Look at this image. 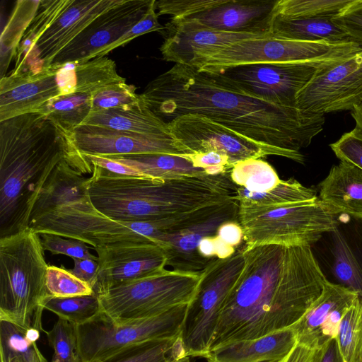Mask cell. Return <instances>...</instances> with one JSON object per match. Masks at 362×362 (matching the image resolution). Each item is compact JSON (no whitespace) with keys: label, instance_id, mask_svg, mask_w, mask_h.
<instances>
[{"label":"cell","instance_id":"obj_7","mask_svg":"<svg viewBox=\"0 0 362 362\" xmlns=\"http://www.w3.org/2000/svg\"><path fill=\"white\" fill-rule=\"evenodd\" d=\"M28 228L78 240L94 248L130 243H156L164 234L153 223L120 222L98 211L88 193L30 220ZM160 246V245H159Z\"/></svg>","mask_w":362,"mask_h":362},{"label":"cell","instance_id":"obj_15","mask_svg":"<svg viewBox=\"0 0 362 362\" xmlns=\"http://www.w3.org/2000/svg\"><path fill=\"white\" fill-rule=\"evenodd\" d=\"M325 279L362 298V218L341 214L337 227L310 245Z\"/></svg>","mask_w":362,"mask_h":362},{"label":"cell","instance_id":"obj_46","mask_svg":"<svg viewBox=\"0 0 362 362\" xmlns=\"http://www.w3.org/2000/svg\"><path fill=\"white\" fill-rule=\"evenodd\" d=\"M156 0H151V2L143 18L116 42L100 52L96 57H105L115 48L125 45L140 35L165 29V27L160 25L158 22V15L156 12Z\"/></svg>","mask_w":362,"mask_h":362},{"label":"cell","instance_id":"obj_44","mask_svg":"<svg viewBox=\"0 0 362 362\" xmlns=\"http://www.w3.org/2000/svg\"><path fill=\"white\" fill-rule=\"evenodd\" d=\"M136 88L125 83L105 86L91 94V111L110 110L134 105L141 100Z\"/></svg>","mask_w":362,"mask_h":362},{"label":"cell","instance_id":"obj_55","mask_svg":"<svg viewBox=\"0 0 362 362\" xmlns=\"http://www.w3.org/2000/svg\"><path fill=\"white\" fill-rule=\"evenodd\" d=\"M359 362H362V358L361 359V361Z\"/></svg>","mask_w":362,"mask_h":362},{"label":"cell","instance_id":"obj_5","mask_svg":"<svg viewBox=\"0 0 362 362\" xmlns=\"http://www.w3.org/2000/svg\"><path fill=\"white\" fill-rule=\"evenodd\" d=\"M44 252L39 234L29 228L0 238V321L45 332L42 313L51 296Z\"/></svg>","mask_w":362,"mask_h":362},{"label":"cell","instance_id":"obj_4","mask_svg":"<svg viewBox=\"0 0 362 362\" xmlns=\"http://www.w3.org/2000/svg\"><path fill=\"white\" fill-rule=\"evenodd\" d=\"M86 188L93 206L120 222L156 223L237 195L229 173L147 178L124 175L93 165Z\"/></svg>","mask_w":362,"mask_h":362},{"label":"cell","instance_id":"obj_51","mask_svg":"<svg viewBox=\"0 0 362 362\" xmlns=\"http://www.w3.org/2000/svg\"><path fill=\"white\" fill-rule=\"evenodd\" d=\"M313 362H344L336 338L315 349Z\"/></svg>","mask_w":362,"mask_h":362},{"label":"cell","instance_id":"obj_10","mask_svg":"<svg viewBox=\"0 0 362 362\" xmlns=\"http://www.w3.org/2000/svg\"><path fill=\"white\" fill-rule=\"evenodd\" d=\"M188 305L160 315L133 321L115 322L100 313L76 325L82 362H105L140 345L180 336Z\"/></svg>","mask_w":362,"mask_h":362},{"label":"cell","instance_id":"obj_49","mask_svg":"<svg viewBox=\"0 0 362 362\" xmlns=\"http://www.w3.org/2000/svg\"><path fill=\"white\" fill-rule=\"evenodd\" d=\"M73 261L74 267L69 271L81 280L88 283L93 288L98 270V260L74 258Z\"/></svg>","mask_w":362,"mask_h":362},{"label":"cell","instance_id":"obj_29","mask_svg":"<svg viewBox=\"0 0 362 362\" xmlns=\"http://www.w3.org/2000/svg\"><path fill=\"white\" fill-rule=\"evenodd\" d=\"M87 178L66 159L54 169L33 206L30 220L88 193Z\"/></svg>","mask_w":362,"mask_h":362},{"label":"cell","instance_id":"obj_3","mask_svg":"<svg viewBox=\"0 0 362 362\" xmlns=\"http://www.w3.org/2000/svg\"><path fill=\"white\" fill-rule=\"evenodd\" d=\"M78 158L65 132L39 112L0 122V238L28 228L33 206L55 167Z\"/></svg>","mask_w":362,"mask_h":362},{"label":"cell","instance_id":"obj_19","mask_svg":"<svg viewBox=\"0 0 362 362\" xmlns=\"http://www.w3.org/2000/svg\"><path fill=\"white\" fill-rule=\"evenodd\" d=\"M98 270L95 293L156 274L166 267L163 249L156 243H130L95 248Z\"/></svg>","mask_w":362,"mask_h":362},{"label":"cell","instance_id":"obj_40","mask_svg":"<svg viewBox=\"0 0 362 362\" xmlns=\"http://www.w3.org/2000/svg\"><path fill=\"white\" fill-rule=\"evenodd\" d=\"M237 197L260 205H278L312 199L317 197L313 188L307 187L293 178L280 182L272 189L254 192L237 186Z\"/></svg>","mask_w":362,"mask_h":362},{"label":"cell","instance_id":"obj_42","mask_svg":"<svg viewBox=\"0 0 362 362\" xmlns=\"http://www.w3.org/2000/svg\"><path fill=\"white\" fill-rule=\"evenodd\" d=\"M44 332L53 350L51 362H82L78 353L75 325L58 318L52 328Z\"/></svg>","mask_w":362,"mask_h":362},{"label":"cell","instance_id":"obj_53","mask_svg":"<svg viewBox=\"0 0 362 362\" xmlns=\"http://www.w3.org/2000/svg\"><path fill=\"white\" fill-rule=\"evenodd\" d=\"M351 116L356 122V127L362 131V103L351 111Z\"/></svg>","mask_w":362,"mask_h":362},{"label":"cell","instance_id":"obj_27","mask_svg":"<svg viewBox=\"0 0 362 362\" xmlns=\"http://www.w3.org/2000/svg\"><path fill=\"white\" fill-rule=\"evenodd\" d=\"M319 197L343 214L362 218V170L340 161L319 184Z\"/></svg>","mask_w":362,"mask_h":362},{"label":"cell","instance_id":"obj_32","mask_svg":"<svg viewBox=\"0 0 362 362\" xmlns=\"http://www.w3.org/2000/svg\"><path fill=\"white\" fill-rule=\"evenodd\" d=\"M41 0H19L1 35V78L4 76L11 61L15 58L18 46L34 18Z\"/></svg>","mask_w":362,"mask_h":362},{"label":"cell","instance_id":"obj_39","mask_svg":"<svg viewBox=\"0 0 362 362\" xmlns=\"http://www.w3.org/2000/svg\"><path fill=\"white\" fill-rule=\"evenodd\" d=\"M344 362H359L362 358V298L358 296L347 309L336 337Z\"/></svg>","mask_w":362,"mask_h":362},{"label":"cell","instance_id":"obj_47","mask_svg":"<svg viewBox=\"0 0 362 362\" xmlns=\"http://www.w3.org/2000/svg\"><path fill=\"white\" fill-rule=\"evenodd\" d=\"M329 146L341 161L349 162L362 170V131L359 128L355 127Z\"/></svg>","mask_w":362,"mask_h":362},{"label":"cell","instance_id":"obj_35","mask_svg":"<svg viewBox=\"0 0 362 362\" xmlns=\"http://www.w3.org/2000/svg\"><path fill=\"white\" fill-rule=\"evenodd\" d=\"M71 1V0H41L36 15L18 46L14 58V69L12 71H16L21 66L39 39L69 6Z\"/></svg>","mask_w":362,"mask_h":362},{"label":"cell","instance_id":"obj_28","mask_svg":"<svg viewBox=\"0 0 362 362\" xmlns=\"http://www.w3.org/2000/svg\"><path fill=\"white\" fill-rule=\"evenodd\" d=\"M82 124L148 136H172L168 123L142 100L122 107L90 112Z\"/></svg>","mask_w":362,"mask_h":362},{"label":"cell","instance_id":"obj_36","mask_svg":"<svg viewBox=\"0 0 362 362\" xmlns=\"http://www.w3.org/2000/svg\"><path fill=\"white\" fill-rule=\"evenodd\" d=\"M189 358L179 336L140 345L105 362H190Z\"/></svg>","mask_w":362,"mask_h":362},{"label":"cell","instance_id":"obj_13","mask_svg":"<svg viewBox=\"0 0 362 362\" xmlns=\"http://www.w3.org/2000/svg\"><path fill=\"white\" fill-rule=\"evenodd\" d=\"M362 103V50L341 61L321 66L299 92L298 110L324 115L353 110Z\"/></svg>","mask_w":362,"mask_h":362},{"label":"cell","instance_id":"obj_43","mask_svg":"<svg viewBox=\"0 0 362 362\" xmlns=\"http://www.w3.org/2000/svg\"><path fill=\"white\" fill-rule=\"evenodd\" d=\"M46 285L52 298H64L95 293L88 283L81 280L63 266H48Z\"/></svg>","mask_w":362,"mask_h":362},{"label":"cell","instance_id":"obj_18","mask_svg":"<svg viewBox=\"0 0 362 362\" xmlns=\"http://www.w3.org/2000/svg\"><path fill=\"white\" fill-rule=\"evenodd\" d=\"M122 1L71 0L39 39L21 66L10 74L37 73L49 66L55 57L94 19Z\"/></svg>","mask_w":362,"mask_h":362},{"label":"cell","instance_id":"obj_11","mask_svg":"<svg viewBox=\"0 0 362 362\" xmlns=\"http://www.w3.org/2000/svg\"><path fill=\"white\" fill-rule=\"evenodd\" d=\"M244 262L243 247H238L232 255L211 262L202 271L180 334L187 357L205 358L208 354L222 305Z\"/></svg>","mask_w":362,"mask_h":362},{"label":"cell","instance_id":"obj_50","mask_svg":"<svg viewBox=\"0 0 362 362\" xmlns=\"http://www.w3.org/2000/svg\"><path fill=\"white\" fill-rule=\"evenodd\" d=\"M218 236L226 244L237 249L242 240L243 234L238 222H228L223 224L218 230Z\"/></svg>","mask_w":362,"mask_h":362},{"label":"cell","instance_id":"obj_9","mask_svg":"<svg viewBox=\"0 0 362 362\" xmlns=\"http://www.w3.org/2000/svg\"><path fill=\"white\" fill-rule=\"evenodd\" d=\"M362 50L357 41L330 43L256 37L234 42L196 58L190 66L212 71L229 66L260 63L325 64L347 59Z\"/></svg>","mask_w":362,"mask_h":362},{"label":"cell","instance_id":"obj_34","mask_svg":"<svg viewBox=\"0 0 362 362\" xmlns=\"http://www.w3.org/2000/svg\"><path fill=\"white\" fill-rule=\"evenodd\" d=\"M75 92L92 94L126 79L117 71L115 61L107 57H96L86 62L75 63Z\"/></svg>","mask_w":362,"mask_h":362},{"label":"cell","instance_id":"obj_38","mask_svg":"<svg viewBox=\"0 0 362 362\" xmlns=\"http://www.w3.org/2000/svg\"><path fill=\"white\" fill-rule=\"evenodd\" d=\"M230 177L236 186L254 192L270 190L281 180L275 170L260 158L235 164L230 170Z\"/></svg>","mask_w":362,"mask_h":362},{"label":"cell","instance_id":"obj_54","mask_svg":"<svg viewBox=\"0 0 362 362\" xmlns=\"http://www.w3.org/2000/svg\"><path fill=\"white\" fill-rule=\"evenodd\" d=\"M0 362H25L22 358L17 356L5 357L0 356Z\"/></svg>","mask_w":362,"mask_h":362},{"label":"cell","instance_id":"obj_16","mask_svg":"<svg viewBox=\"0 0 362 362\" xmlns=\"http://www.w3.org/2000/svg\"><path fill=\"white\" fill-rule=\"evenodd\" d=\"M67 137L77 155L84 160L85 156L191 155L173 136H148L81 124L67 133Z\"/></svg>","mask_w":362,"mask_h":362},{"label":"cell","instance_id":"obj_45","mask_svg":"<svg viewBox=\"0 0 362 362\" xmlns=\"http://www.w3.org/2000/svg\"><path fill=\"white\" fill-rule=\"evenodd\" d=\"M38 234L44 250L49 251L52 255H64L72 259L98 260V257L90 253L89 247L83 241L53 233Z\"/></svg>","mask_w":362,"mask_h":362},{"label":"cell","instance_id":"obj_8","mask_svg":"<svg viewBox=\"0 0 362 362\" xmlns=\"http://www.w3.org/2000/svg\"><path fill=\"white\" fill-rule=\"evenodd\" d=\"M201 273L163 269L151 276L97 294L100 311L115 322L152 317L189 305L197 290Z\"/></svg>","mask_w":362,"mask_h":362},{"label":"cell","instance_id":"obj_17","mask_svg":"<svg viewBox=\"0 0 362 362\" xmlns=\"http://www.w3.org/2000/svg\"><path fill=\"white\" fill-rule=\"evenodd\" d=\"M151 0H122L94 19L54 59L52 64L86 62L129 30L145 15Z\"/></svg>","mask_w":362,"mask_h":362},{"label":"cell","instance_id":"obj_1","mask_svg":"<svg viewBox=\"0 0 362 362\" xmlns=\"http://www.w3.org/2000/svg\"><path fill=\"white\" fill-rule=\"evenodd\" d=\"M166 122L196 114L303 164L300 152L323 129L324 115L284 107L245 94L214 73L175 64L151 81L140 94Z\"/></svg>","mask_w":362,"mask_h":362},{"label":"cell","instance_id":"obj_6","mask_svg":"<svg viewBox=\"0 0 362 362\" xmlns=\"http://www.w3.org/2000/svg\"><path fill=\"white\" fill-rule=\"evenodd\" d=\"M236 198L246 249L268 244L310 246L337 227L342 214L318 196L278 205H260Z\"/></svg>","mask_w":362,"mask_h":362},{"label":"cell","instance_id":"obj_20","mask_svg":"<svg viewBox=\"0 0 362 362\" xmlns=\"http://www.w3.org/2000/svg\"><path fill=\"white\" fill-rule=\"evenodd\" d=\"M279 0H209L202 11L180 18L234 33L272 35Z\"/></svg>","mask_w":362,"mask_h":362},{"label":"cell","instance_id":"obj_30","mask_svg":"<svg viewBox=\"0 0 362 362\" xmlns=\"http://www.w3.org/2000/svg\"><path fill=\"white\" fill-rule=\"evenodd\" d=\"M272 36L300 42L339 43L356 41L332 19L285 18L276 16Z\"/></svg>","mask_w":362,"mask_h":362},{"label":"cell","instance_id":"obj_26","mask_svg":"<svg viewBox=\"0 0 362 362\" xmlns=\"http://www.w3.org/2000/svg\"><path fill=\"white\" fill-rule=\"evenodd\" d=\"M297 344L291 327L255 339L235 341L211 351L207 362H281Z\"/></svg>","mask_w":362,"mask_h":362},{"label":"cell","instance_id":"obj_37","mask_svg":"<svg viewBox=\"0 0 362 362\" xmlns=\"http://www.w3.org/2000/svg\"><path fill=\"white\" fill-rule=\"evenodd\" d=\"M354 0H279L278 16L296 19H333Z\"/></svg>","mask_w":362,"mask_h":362},{"label":"cell","instance_id":"obj_24","mask_svg":"<svg viewBox=\"0 0 362 362\" xmlns=\"http://www.w3.org/2000/svg\"><path fill=\"white\" fill-rule=\"evenodd\" d=\"M239 202L237 198L229 202L221 210L175 234L164 235L160 245L166 257V267L175 271L197 273L206 266L198 253L201 241L216 236L220 227L228 222L238 223Z\"/></svg>","mask_w":362,"mask_h":362},{"label":"cell","instance_id":"obj_25","mask_svg":"<svg viewBox=\"0 0 362 362\" xmlns=\"http://www.w3.org/2000/svg\"><path fill=\"white\" fill-rule=\"evenodd\" d=\"M192 155L141 154L114 157L85 156L92 165L109 171L147 178H169L183 175L209 174L195 165ZM211 175V174H209Z\"/></svg>","mask_w":362,"mask_h":362},{"label":"cell","instance_id":"obj_41","mask_svg":"<svg viewBox=\"0 0 362 362\" xmlns=\"http://www.w3.org/2000/svg\"><path fill=\"white\" fill-rule=\"evenodd\" d=\"M45 309L75 325L85 324L100 313L96 293L71 298H49Z\"/></svg>","mask_w":362,"mask_h":362},{"label":"cell","instance_id":"obj_33","mask_svg":"<svg viewBox=\"0 0 362 362\" xmlns=\"http://www.w3.org/2000/svg\"><path fill=\"white\" fill-rule=\"evenodd\" d=\"M41 332L22 329L0 321V356H17L25 362H48L37 345Z\"/></svg>","mask_w":362,"mask_h":362},{"label":"cell","instance_id":"obj_21","mask_svg":"<svg viewBox=\"0 0 362 362\" xmlns=\"http://www.w3.org/2000/svg\"><path fill=\"white\" fill-rule=\"evenodd\" d=\"M358 294L327 279L322 293L291 327L297 343L317 349L337 337L339 324Z\"/></svg>","mask_w":362,"mask_h":362},{"label":"cell","instance_id":"obj_14","mask_svg":"<svg viewBox=\"0 0 362 362\" xmlns=\"http://www.w3.org/2000/svg\"><path fill=\"white\" fill-rule=\"evenodd\" d=\"M167 123L171 135L188 154L216 152L226 156L233 166L251 158L280 156L276 151L199 115H180Z\"/></svg>","mask_w":362,"mask_h":362},{"label":"cell","instance_id":"obj_48","mask_svg":"<svg viewBox=\"0 0 362 362\" xmlns=\"http://www.w3.org/2000/svg\"><path fill=\"white\" fill-rule=\"evenodd\" d=\"M332 21L353 40L362 42V0H354Z\"/></svg>","mask_w":362,"mask_h":362},{"label":"cell","instance_id":"obj_12","mask_svg":"<svg viewBox=\"0 0 362 362\" xmlns=\"http://www.w3.org/2000/svg\"><path fill=\"white\" fill-rule=\"evenodd\" d=\"M326 64L328 63L250 64L210 72L245 94L278 105L296 108L298 94L317 69Z\"/></svg>","mask_w":362,"mask_h":362},{"label":"cell","instance_id":"obj_52","mask_svg":"<svg viewBox=\"0 0 362 362\" xmlns=\"http://www.w3.org/2000/svg\"><path fill=\"white\" fill-rule=\"evenodd\" d=\"M315 349L296 344L288 355L281 362H313Z\"/></svg>","mask_w":362,"mask_h":362},{"label":"cell","instance_id":"obj_31","mask_svg":"<svg viewBox=\"0 0 362 362\" xmlns=\"http://www.w3.org/2000/svg\"><path fill=\"white\" fill-rule=\"evenodd\" d=\"M91 111V95L75 92L54 98L35 112L41 113L65 133L81 125Z\"/></svg>","mask_w":362,"mask_h":362},{"label":"cell","instance_id":"obj_23","mask_svg":"<svg viewBox=\"0 0 362 362\" xmlns=\"http://www.w3.org/2000/svg\"><path fill=\"white\" fill-rule=\"evenodd\" d=\"M51 64L37 73L4 76L0 80V122L35 112L49 100L62 95L58 71Z\"/></svg>","mask_w":362,"mask_h":362},{"label":"cell","instance_id":"obj_22","mask_svg":"<svg viewBox=\"0 0 362 362\" xmlns=\"http://www.w3.org/2000/svg\"><path fill=\"white\" fill-rule=\"evenodd\" d=\"M167 36L160 47L163 59L190 66L198 57L234 42L272 35L227 33L214 30L196 21L172 18L166 25Z\"/></svg>","mask_w":362,"mask_h":362},{"label":"cell","instance_id":"obj_2","mask_svg":"<svg viewBox=\"0 0 362 362\" xmlns=\"http://www.w3.org/2000/svg\"><path fill=\"white\" fill-rule=\"evenodd\" d=\"M243 250L244 266L223 302L209 353L291 327L323 289L326 279L309 245Z\"/></svg>","mask_w":362,"mask_h":362}]
</instances>
